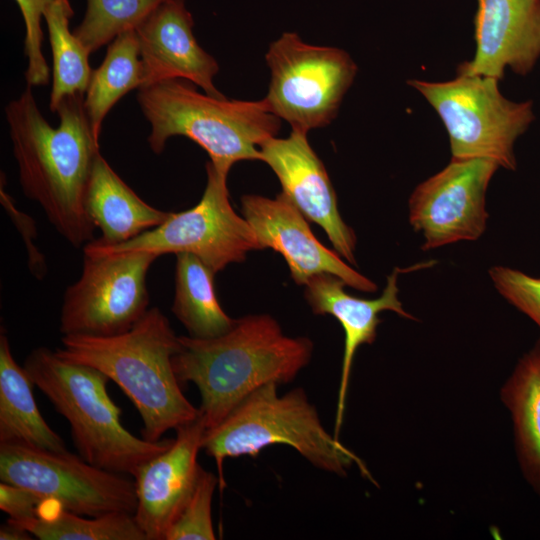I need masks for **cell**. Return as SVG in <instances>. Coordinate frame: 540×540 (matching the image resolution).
<instances>
[{
  "label": "cell",
  "instance_id": "obj_9",
  "mask_svg": "<svg viewBox=\"0 0 540 540\" xmlns=\"http://www.w3.org/2000/svg\"><path fill=\"white\" fill-rule=\"evenodd\" d=\"M270 69L266 97L269 110L292 130L309 132L336 117L357 66L342 49L305 43L285 32L265 55Z\"/></svg>",
  "mask_w": 540,
  "mask_h": 540
},
{
  "label": "cell",
  "instance_id": "obj_10",
  "mask_svg": "<svg viewBox=\"0 0 540 540\" xmlns=\"http://www.w3.org/2000/svg\"><path fill=\"white\" fill-rule=\"evenodd\" d=\"M90 464L80 455L21 444H0V479L27 488L43 501L84 516L134 514V481Z\"/></svg>",
  "mask_w": 540,
  "mask_h": 540
},
{
  "label": "cell",
  "instance_id": "obj_29",
  "mask_svg": "<svg viewBox=\"0 0 540 540\" xmlns=\"http://www.w3.org/2000/svg\"><path fill=\"white\" fill-rule=\"evenodd\" d=\"M488 274L497 292L540 329V278L501 265L491 267Z\"/></svg>",
  "mask_w": 540,
  "mask_h": 540
},
{
  "label": "cell",
  "instance_id": "obj_8",
  "mask_svg": "<svg viewBox=\"0 0 540 540\" xmlns=\"http://www.w3.org/2000/svg\"><path fill=\"white\" fill-rule=\"evenodd\" d=\"M207 181L200 201L192 208L171 213L162 224L117 245L94 240L83 246L84 254L150 252L158 256L186 252L197 256L215 273L231 263H240L248 252L260 249L255 233L233 209L227 188L228 174L209 161Z\"/></svg>",
  "mask_w": 540,
  "mask_h": 540
},
{
  "label": "cell",
  "instance_id": "obj_2",
  "mask_svg": "<svg viewBox=\"0 0 540 540\" xmlns=\"http://www.w3.org/2000/svg\"><path fill=\"white\" fill-rule=\"evenodd\" d=\"M179 341L173 369L180 383L198 388L206 429L219 424L258 388L293 381L313 351L310 339L285 335L266 314L235 319L228 332L214 338L179 336Z\"/></svg>",
  "mask_w": 540,
  "mask_h": 540
},
{
  "label": "cell",
  "instance_id": "obj_21",
  "mask_svg": "<svg viewBox=\"0 0 540 540\" xmlns=\"http://www.w3.org/2000/svg\"><path fill=\"white\" fill-rule=\"evenodd\" d=\"M33 382L16 362L5 333L0 335V444L65 451L64 440L45 421L33 396Z\"/></svg>",
  "mask_w": 540,
  "mask_h": 540
},
{
  "label": "cell",
  "instance_id": "obj_32",
  "mask_svg": "<svg viewBox=\"0 0 540 540\" xmlns=\"http://www.w3.org/2000/svg\"><path fill=\"white\" fill-rule=\"evenodd\" d=\"M1 540H31L32 535L25 529L7 521L0 527Z\"/></svg>",
  "mask_w": 540,
  "mask_h": 540
},
{
  "label": "cell",
  "instance_id": "obj_26",
  "mask_svg": "<svg viewBox=\"0 0 540 540\" xmlns=\"http://www.w3.org/2000/svg\"><path fill=\"white\" fill-rule=\"evenodd\" d=\"M166 0H87L82 22L72 32L91 54L136 28Z\"/></svg>",
  "mask_w": 540,
  "mask_h": 540
},
{
  "label": "cell",
  "instance_id": "obj_20",
  "mask_svg": "<svg viewBox=\"0 0 540 540\" xmlns=\"http://www.w3.org/2000/svg\"><path fill=\"white\" fill-rule=\"evenodd\" d=\"M521 473L540 497V339L517 361L502 385Z\"/></svg>",
  "mask_w": 540,
  "mask_h": 540
},
{
  "label": "cell",
  "instance_id": "obj_19",
  "mask_svg": "<svg viewBox=\"0 0 540 540\" xmlns=\"http://www.w3.org/2000/svg\"><path fill=\"white\" fill-rule=\"evenodd\" d=\"M85 208L101 237L100 245H117L162 224L172 212L143 201L101 155L96 157L85 194Z\"/></svg>",
  "mask_w": 540,
  "mask_h": 540
},
{
  "label": "cell",
  "instance_id": "obj_31",
  "mask_svg": "<svg viewBox=\"0 0 540 540\" xmlns=\"http://www.w3.org/2000/svg\"><path fill=\"white\" fill-rule=\"evenodd\" d=\"M0 196L3 207L7 210L17 228L19 230H27L23 235L28 251L29 269L36 278L42 279L46 274L47 267L44 256L32 243V239H34L32 237L36 234L34 221L15 207L12 198L7 194L5 189H3V186H1Z\"/></svg>",
  "mask_w": 540,
  "mask_h": 540
},
{
  "label": "cell",
  "instance_id": "obj_5",
  "mask_svg": "<svg viewBox=\"0 0 540 540\" xmlns=\"http://www.w3.org/2000/svg\"><path fill=\"white\" fill-rule=\"evenodd\" d=\"M24 369L69 423L79 455L92 465L133 476L173 439L138 438L121 423V408L107 391L109 378L96 368L72 363L46 347L32 350Z\"/></svg>",
  "mask_w": 540,
  "mask_h": 540
},
{
  "label": "cell",
  "instance_id": "obj_28",
  "mask_svg": "<svg viewBox=\"0 0 540 540\" xmlns=\"http://www.w3.org/2000/svg\"><path fill=\"white\" fill-rule=\"evenodd\" d=\"M25 23L24 54L27 58L25 79L28 86L49 83V66L42 52L41 20L54 0H15Z\"/></svg>",
  "mask_w": 540,
  "mask_h": 540
},
{
  "label": "cell",
  "instance_id": "obj_12",
  "mask_svg": "<svg viewBox=\"0 0 540 540\" xmlns=\"http://www.w3.org/2000/svg\"><path fill=\"white\" fill-rule=\"evenodd\" d=\"M498 168L491 159L451 158L416 186L408 200V218L424 238L422 250L475 241L484 234L489 218L486 193Z\"/></svg>",
  "mask_w": 540,
  "mask_h": 540
},
{
  "label": "cell",
  "instance_id": "obj_6",
  "mask_svg": "<svg viewBox=\"0 0 540 540\" xmlns=\"http://www.w3.org/2000/svg\"><path fill=\"white\" fill-rule=\"evenodd\" d=\"M277 388L275 383L258 388L219 424L205 430L202 449L215 460L221 489L226 458L255 457L274 444L291 446L324 471L343 476L357 465L363 476L372 479L364 462L325 429L302 388L284 395Z\"/></svg>",
  "mask_w": 540,
  "mask_h": 540
},
{
  "label": "cell",
  "instance_id": "obj_17",
  "mask_svg": "<svg viewBox=\"0 0 540 540\" xmlns=\"http://www.w3.org/2000/svg\"><path fill=\"white\" fill-rule=\"evenodd\" d=\"M193 25L184 0H166L136 28L142 87L167 79H185L210 96L225 98L213 81L219 65L198 44Z\"/></svg>",
  "mask_w": 540,
  "mask_h": 540
},
{
  "label": "cell",
  "instance_id": "obj_27",
  "mask_svg": "<svg viewBox=\"0 0 540 540\" xmlns=\"http://www.w3.org/2000/svg\"><path fill=\"white\" fill-rule=\"evenodd\" d=\"M219 477L203 468L182 512L166 533L165 540H214L212 499Z\"/></svg>",
  "mask_w": 540,
  "mask_h": 540
},
{
  "label": "cell",
  "instance_id": "obj_24",
  "mask_svg": "<svg viewBox=\"0 0 540 540\" xmlns=\"http://www.w3.org/2000/svg\"><path fill=\"white\" fill-rule=\"evenodd\" d=\"M9 522L40 540H147L134 514L115 512L84 516L43 501L33 518Z\"/></svg>",
  "mask_w": 540,
  "mask_h": 540
},
{
  "label": "cell",
  "instance_id": "obj_30",
  "mask_svg": "<svg viewBox=\"0 0 540 540\" xmlns=\"http://www.w3.org/2000/svg\"><path fill=\"white\" fill-rule=\"evenodd\" d=\"M43 500L31 490L8 482H0V509L9 520L22 521L37 515Z\"/></svg>",
  "mask_w": 540,
  "mask_h": 540
},
{
  "label": "cell",
  "instance_id": "obj_15",
  "mask_svg": "<svg viewBox=\"0 0 540 540\" xmlns=\"http://www.w3.org/2000/svg\"><path fill=\"white\" fill-rule=\"evenodd\" d=\"M205 430L201 415L178 427L172 444L133 474L134 517L147 540H165L188 502L202 469L197 458Z\"/></svg>",
  "mask_w": 540,
  "mask_h": 540
},
{
  "label": "cell",
  "instance_id": "obj_25",
  "mask_svg": "<svg viewBox=\"0 0 540 540\" xmlns=\"http://www.w3.org/2000/svg\"><path fill=\"white\" fill-rule=\"evenodd\" d=\"M72 15L69 0H54L44 15L53 57L51 112H56L64 97L85 94L92 73L88 63L90 54L69 29Z\"/></svg>",
  "mask_w": 540,
  "mask_h": 540
},
{
  "label": "cell",
  "instance_id": "obj_4",
  "mask_svg": "<svg viewBox=\"0 0 540 540\" xmlns=\"http://www.w3.org/2000/svg\"><path fill=\"white\" fill-rule=\"evenodd\" d=\"M137 102L151 125L148 144L160 154L173 136L198 144L212 165L228 174L242 160H260V145L277 135L281 119L257 101L200 93L185 79H167L138 89Z\"/></svg>",
  "mask_w": 540,
  "mask_h": 540
},
{
  "label": "cell",
  "instance_id": "obj_3",
  "mask_svg": "<svg viewBox=\"0 0 540 540\" xmlns=\"http://www.w3.org/2000/svg\"><path fill=\"white\" fill-rule=\"evenodd\" d=\"M62 359L104 373L128 396L143 422V437L158 441L200 415L183 394L172 365L179 336L157 307L130 329L111 336L63 335Z\"/></svg>",
  "mask_w": 540,
  "mask_h": 540
},
{
  "label": "cell",
  "instance_id": "obj_14",
  "mask_svg": "<svg viewBox=\"0 0 540 540\" xmlns=\"http://www.w3.org/2000/svg\"><path fill=\"white\" fill-rule=\"evenodd\" d=\"M260 160L279 179L282 192L310 221L327 234L335 251L356 265L357 238L342 219L326 168L308 142L307 132L292 130L286 138H268L260 145Z\"/></svg>",
  "mask_w": 540,
  "mask_h": 540
},
{
  "label": "cell",
  "instance_id": "obj_18",
  "mask_svg": "<svg viewBox=\"0 0 540 540\" xmlns=\"http://www.w3.org/2000/svg\"><path fill=\"white\" fill-rule=\"evenodd\" d=\"M395 268L387 277L382 294L374 299L352 296L345 291L347 284L332 274H318L305 284V298L315 314H329L336 318L344 330V352L337 396L334 435L338 438L345 412L347 390L353 360L358 348L372 344L381 323L380 313L392 311L403 318L414 320L399 299L398 274Z\"/></svg>",
  "mask_w": 540,
  "mask_h": 540
},
{
  "label": "cell",
  "instance_id": "obj_7",
  "mask_svg": "<svg viewBox=\"0 0 540 540\" xmlns=\"http://www.w3.org/2000/svg\"><path fill=\"white\" fill-rule=\"evenodd\" d=\"M499 80L457 73L446 82L409 80L436 110L449 135L453 159L485 158L517 167L514 144L533 122L532 101L505 98Z\"/></svg>",
  "mask_w": 540,
  "mask_h": 540
},
{
  "label": "cell",
  "instance_id": "obj_13",
  "mask_svg": "<svg viewBox=\"0 0 540 540\" xmlns=\"http://www.w3.org/2000/svg\"><path fill=\"white\" fill-rule=\"evenodd\" d=\"M244 218L252 227L260 249L280 253L298 285L318 274H332L349 287L372 293L377 285L353 269L336 252L325 247L312 233L308 219L281 192L275 198L245 195L241 198Z\"/></svg>",
  "mask_w": 540,
  "mask_h": 540
},
{
  "label": "cell",
  "instance_id": "obj_22",
  "mask_svg": "<svg viewBox=\"0 0 540 540\" xmlns=\"http://www.w3.org/2000/svg\"><path fill=\"white\" fill-rule=\"evenodd\" d=\"M214 274L197 256L186 252L176 254L171 310L190 337L214 338L234 325L235 319L225 313L217 299Z\"/></svg>",
  "mask_w": 540,
  "mask_h": 540
},
{
  "label": "cell",
  "instance_id": "obj_1",
  "mask_svg": "<svg viewBox=\"0 0 540 540\" xmlns=\"http://www.w3.org/2000/svg\"><path fill=\"white\" fill-rule=\"evenodd\" d=\"M4 111L23 193L39 204L67 242L85 246L94 240L96 229L85 208V194L100 145L84 93L61 100L56 128L42 115L28 85Z\"/></svg>",
  "mask_w": 540,
  "mask_h": 540
},
{
  "label": "cell",
  "instance_id": "obj_11",
  "mask_svg": "<svg viewBox=\"0 0 540 540\" xmlns=\"http://www.w3.org/2000/svg\"><path fill=\"white\" fill-rule=\"evenodd\" d=\"M150 252L84 254L79 278L67 287L60 311L63 335L111 336L130 329L148 311Z\"/></svg>",
  "mask_w": 540,
  "mask_h": 540
},
{
  "label": "cell",
  "instance_id": "obj_16",
  "mask_svg": "<svg viewBox=\"0 0 540 540\" xmlns=\"http://www.w3.org/2000/svg\"><path fill=\"white\" fill-rule=\"evenodd\" d=\"M476 52L457 73L503 79L524 76L540 57V0H476Z\"/></svg>",
  "mask_w": 540,
  "mask_h": 540
},
{
  "label": "cell",
  "instance_id": "obj_23",
  "mask_svg": "<svg viewBox=\"0 0 540 540\" xmlns=\"http://www.w3.org/2000/svg\"><path fill=\"white\" fill-rule=\"evenodd\" d=\"M143 68L136 30L110 42L101 65L92 70L84 106L94 135L100 139L102 123L111 108L129 91L143 86Z\"/></svg>",
  "mask_w": 540,
  "mask_h": 540
}]
</instances>
